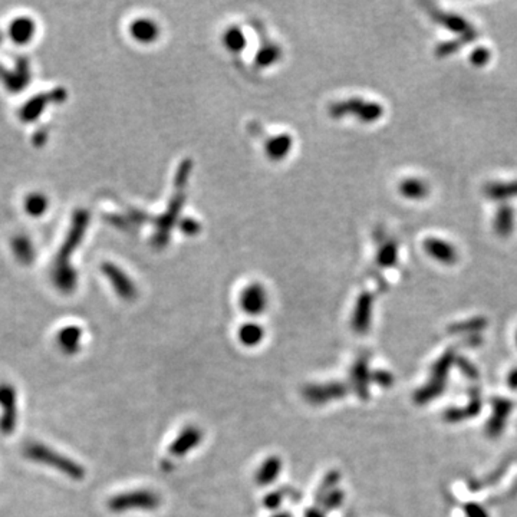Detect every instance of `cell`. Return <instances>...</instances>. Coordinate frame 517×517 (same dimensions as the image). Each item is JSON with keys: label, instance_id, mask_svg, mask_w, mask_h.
Here are the masks:
<instances>
[{"label": "cell", "instance_id": "f1b7e54d", "mask_svg": "<svg viewBox=\"0 0 517 517\" xmlns=\"http://www.w3.org/2000/svg\"><path fill=\"white\" fill-rule=\"evenodd\" d=\"M398 261V246L394 242H387L382 244L377 254V262L382 268H391Z\"/></svg>", "mask_w": 517, "mask_h": 517}, {"label": "cell", "instance_id": "7a4b0ae2", "mask_svg": "<svg viewBox=\"0 0 517 517\" xmlns=\"http://www.w3.org/2000/svg\"><path fill=\"white\" fill-rule=\"evenodd\" d=\"M23 454L27 460L51 467L59 471L61 474L66 475L68 478L73 480V482H81V480H84L87 475V471L82 464L54 450L51 446L42 444V442L38 441H30L27 444H25Z\"/></svg>", "mask_w": 517, "mask_h": 517}, {"label": "cell", "instance_id": "e0dca14e", "mask_svg": "<svg viewBox=\"0 0 517 517\" xmlns=\"http://www.w3.org/2000/svg\"><path fill=\"white\" fill-rule=\"evenodd\" d=\"M36 33V22L29 16L15 18L8 27L9 38L18 45L29 44Z\"/></svg>", "mask_w": 517, "mask_h": 517}, {"label": "cell", "instance_id": "3957f363", "mask_svg": "<svg viewBox=\"0 0 517 517\" xmlns=\"http://www.w3.org/2000/svg\"><path fill=\"white\" fill-rule=\"evenodd\" d=\"M106 506L109 511L116 514L127 511H156L161 507V497L150 489H135L113 496Z\"/></svg>", "mask_w": 517, "mask_h": 517}, {"label": "cell", "instance_id": "52a82bcc", "mask_svg": "<svg viewBox=\"0 0 517 517\" xmlns=\"http://www.w3.org/2000/svg\"><path fill=\"white\" fill-rule=\"evenodd\" d=\"M384 109L377 102H366L361 98H352L330 106V116L340 118L347 114H354L362 123H374L382 117Z\"/></svg>", "mask_w": 517, "mask_h": 517}, {"label": "cell", "instance_id": "2e32d148", "mask_svg": "<svg viewBox=\"0 0 517 517\" xmlns=\"http://www.w3.org/2000/svg\"><path fill=\"white\" fill-rule=\"evenodd\" d=\"M131 38L142 45L154 44L160 38V26L149 18H138L130 26Z\"/></svg>", "mask_w": 517, "mask_h": 517}, {"label": "cell", "instance_id": "8992f818", "mask_svg": "<svg viewBox=\"0 0 517 517\" xmlns=\"http://www.w3.org/2000/svg\"><path fill=\"white\" fill-rule=\"evenodd\" d=\"M32 69L26 55H16L12 68L0 63V82L11 94H20L29 87Z\"/></svg>", "mask_w": 517, "mask_h": 517}, {"label": "cell", "instance_id": "277c9868", "mask_svg": "<svg viewBox=\"0 0 517 517\" xmlns=\"http://www.w3.org/2000/svg\"><path fill=\"white\" fill-rule=\"evenodd\" d=\"M66 98H68V92L62 87H56L51 91H44L38 95H33L20 106L19 114H18L19 120L26 124L38 121L41 116L44 114V111L49 105L62 104L66 101Z\"/></svg>", "mask_w": 517, "mask_h": 517}, {"label": "cell", "instance_id": "836d02e7", "mask_svg": "<svg viewBox=\"0 0 517 517\" xmlns=\"http://www.w3.org/2000/svg\"><path fill=\"white\" fill-rule=\"evenodd\" d=\"M490 61V51L486 48H478L470 55V62L474 66H483Z\"/></svg>", "mask_w": 517, "mask_h": 517}, {"label": "cell", "instance_id": "e575fe53", "mask_svg": "<svg viewBox=\"0 0 517 517\" xmlns=\"http://www.w3.org/2000/svg\"><path fill=\"white\" fill-rule=\"evenodd\" d=\"M48 137H49L48 128H45V127L44 128H39V130H36L32 134V142L36 147H44L48 142Z\"/></svg>", "mask_w": 517, "mask_h": 517}, {"label": "cell", "instance_id": "44dd1931", "mask_svg": "<svg viewBox=\"0 0 517 517\" xmlns=\"http://www.w3.org/2000/svg\"><path fill=\"white\" fill-rule=\"evenodd\" d=\"M11 247L20 265L30 266L35 262L36 249L33 242L26 235H16L11 240Z\"/></svg>", "mask_w": 517, "mask_h": 517}, {"label": "cell", "instance_id": "83f0119b", "mask_svg": "<svg viewBox=\"0 0 517 517\" xmlns=\"http://www.w3.org/2000/svg\"><path fill=\"white\" fill-rule=\"evenodd\" d=\"M48 207L49 199L41 192H33L25 199V210L32 217L44 216L48 211Z\"/></svg>", "mask_w": 517, "mask_h": 517}, {"label": "cell", "instance_id": "6da1fadb", "mask_svg": "<svg viewBox=\"0 0 517 517\" xmlns=\"http://www.w3.org/2000/svg\"><path fill=\"white\" fill-rule=\"evenodd\" d=\"M88 225L89 213L87 210L81 208L73 213L65 240L55 257L52 266V282L54 286L63 294H72L78 287V273L70 265V257L82 243Z\"/></svg>", "mask_w": 517, "mask_h": 517}, {"label": "cell", "instance_id": "30bf717a", "mask_svg": "<svg viewBox=\"0 0 517 517\" xmlns=\"http://www.w3.org/2000/svg\"><path fill=\"white\" fill-rule=\"evenodd\" d=\"M240 309L249 316H258L266 312L269 306V294L262 283H249L240 292L239 297Z\"/></svg>", "mask_w": 517, "mask_h": 517}, {"label": "cell", "instance_id": "5b68a950", "mask_svg": "<svg viewBox=\"0 0 517 517\" xmlns=\"http://www.w3.org/2000/svg\"><path fill=\"white\" fill-rule=\"evenodd\" d=\"M349 392V387L342 381L313 382L302 388L304 399L313 407H322L334 401L345 398Z\"/></svg>", "mask_w": 517, "mask_h": 517}, {"label": "cell", "instance_id": "f35d334b", "mask_svg": "<svg viewBox=\"0 0 517 517\" xmlns=\"http://www.w3.org/2000/svg\"><path fill=\"white\" fill-rule=\"evenodd\" d=\"M270 517H293V514L290 511H276Z\"/></svg>", "mask_w": 517, "mask_h": 517}, {"label": "cell", "instance_id": "8d00e7d4", "mask_svg": "<svg viewBox=\"0 0 517 517\" xmlns=\"http://www.w3.org/2000/svg\"><path fill=\"white\" fill-rule=\"evenodd\" d=\"M373 381L377 382V384H381V385H390L391 384V375L387 374V373H375L373 374Z\"/></svg>", "mask_w": 517, "mask_h": 517}, {"label": "cell", "instance_id": "ffe728a7", "mask_svg": "<svg viewBox=\"0 0 517 517\" xmlns=\"http://www.w3.org/2000/svg\"><path fill=\"white\" fill-rule=\"evenodd\" d=\"M266 330L261 323L246 322L237 329V340L246 348H256L263 342Z\"/></svg>", "mask_w": 517, "mask_h": 517}, {"label": "cell", "instance_id": "7402d4cb", "mask_svg": "<svg viewBox=\"0 0 517 517\" xmlns=\"http://www.w3.org/2000/svg\"><path fill=\"white\" fill-rule=\"evenodd\" d=\"M292 149V137L287 134H282L278 137H272L266 144V154L272 160H283Z\"/></svg>", "mask_w": 517, "mask_h": 517}, {"label": "cell", "instance_id": "1f68e13d", "mask_svg": "<svg viewBox=\"0 0 517 517\" xmlns=\"http://www.w3.org/2000/svg\"><path fill=\"white\" fill-rule=\"evenodd\" d=\"M345 502V493L342 489H337L332 493H329L318 506L325 511V513H329V511H334V510H338Z\"/></svg>", "mask_w": 517, "mask_h": 517}, {"label": "cell", "instance_id": "8fae6325", "mask_svg": "<svg viewBox=\"0 0 517 517\" xmlns=\"http://www.w3.org/2000/svg\"><path fill=\"white\" fill-rule=\"evenodd\" d=\"M102 273L108 279V282L113 286L114 292L118 294V298L124 302H132L137 298V287L131 278L117 265L114 263H102L101 266Z\"/></svg>", "mask_w": 517, "mask_h": 517}, {"label": "cell", "instance_id": "ba28073f", "mask_svg": "<svg viewBox=\"0 0 517 517\" xmlns=\"http://www.w3.org/2000/svg\"><path fill=\"white\" fill-rule=\"evenodd\" d=\"M0 432L11 435L18 425V392L13 384L0 382Z\"/></svg>", "mask_w": 517, "mask_h": 517}, {"label": "cell", "instance_id": "f546056e", "mask_svg": "<svg viewBox=\"0 0 517 517\" xmlns=\"http://www.w3.org/2000/svg\"><path fill=\"white\" fill-rule=\"evenodd\" d=\"M280 59V49L278 48V45H268L265 48H262L257 54L256 58V63L257 66H272L275 65L278 61Z\"/></svg>", "mask_w": 517, "mask_h": 517}, {"label": "cell", "instance_id": "d4e9b609", "mask_svg": "<svg viewBox=\"0 0 517 517\" xmlns=\"http://www.w3.org/2000/svg\"><path fill=\"white\" fill-rule=\"evenodd\" d=\"M246 36L239 26H230L223 35V45L232 54H240L246 48Z\"/></svg>", "mask_w": 517, "mask_h": 517}, {"label": "cell", "instance_id": "484cf974", "mask_svg": "<svg viewBox=\"0 0 517 517\" xmlns=\"http://www.w3.org/2000/svg\"><path fill=\"white\" fill-rule=\"evenodd\" d=\"M514 228V214L511 207H509L507 204H503L497 214H496V220H494V230L499 236L502 237H507Z\"/></svg>", "mask_w": 517, "mask_h": 517}, {"label": "cell", "instance_id": "9a60e30c", "mask_svg": "<svg viewBox=\"0 0 517 517\" xmlns=\"http://www.w3.org/2000/svg\"><path fill=\"white\" fill-rule=\"evenodd\" d=\"M84 330L77 325L63 326L56 335V344L65 355H77L82 348Z\"/></svg>", "mask_w": 517, "mask_h": 517}, {"label": "cell", "instance_id": "d6986e66", "mask_svg": "<svg viewBox=\"0 0 517 517\" xmlns=\"http://www.w3.org/2000/svg\"><path fill=\"white\" fill-rule=\"evenodd\" d=\"M424 249L427 250V253L437 258L438 262H442L446 265H453L457 262V250L450 244V243H446L444 240H440V239H434V237H430L424 242Z\"/></svg>", "mask_w": 517, "mask_h": 517}, {"label": "cell", "instance_id": "ab89813d", "mask_svg": "<svg viewBox=\"0 0 517 517\" xmlns=\"http://www.w3.org/2000/svg\"><path fill=\"white\" fill-rule=\"evenodd\" d=\"M2 42H4V33L0 32V45H2Z\"/></svg>", "mask_w": 517, "mask_h": 517}, {"label": "cell", "instance_id": "74e56055", "mask_svg": "<svg viewBox=\"0 0 517 517\" xmlns=\"http://www.w3.org/2000/svg\"><path fill=\"white\" fill-rule=\"evenodd\" d=\"M304 517H326V513L319 506H313L306 509Z\"/></svg>", "mask_w": 517, "mask_h": 517}, {"label": "cell", "instance_id": "603a6c76", "mask_svg": "<svg viewBox=\"0 0 517 517\" xmlns=\"http://www.w3.org/2000/svg\"><path fill=\"white\" fill-rule=\"evenodd\" d=\"M342 474L340 470H329L319 485V487L316 489L315 493V506H318L329 493H332L334 490H337L340 487Z\"/></svg>", "mask_w": 517, "mask_h": 517}, {"label": "cell", "instance_id": "4fadbf2b", "mask_svg": "<svg viewBox=\"0 0 517 517\" xmlns=\"http://www.w3.org/2000/svg\"><path fill=\"white\" fill-rule=\"evenodd\" d=\"M349 378H351V385L355 391V394L361 398V399H366L369 397V382L373 381V375L369 374V365H368V356L366 355H361L355 359L351 373H349Z\"/></svg>", "mask_w": 517, "mask_h": 517}, {"label": "cell", "instance_id": "ac0fdd59", "mask_svg": "<svg viewBox=\"0 0 517 517\" xmlns=\"http://www.w3.org/2000/svg\"><path fill=\"white\" fill-rule=\"evenodd\" d=\"M430 15L432 16V19L435 22H438L442 26H446L451 32L460 33V36L477 35L475 30L473 29V26L466 19H463L461 16L451 15V13H444V12H441L438 9H434V8H430Z\"/></svg>", "mask_w": 517, "mask_h": 517}, {"label": "cell", "instance_id": "9c48e42d", "mask_svg": "<svg viewBox=\"0 0 517 517\" xmlns=\"http://www.w3.org/2000/svg\"><path fill=\"white\" fill-rule=\"evenodd\" d=\"M203 440L204 431L196 424H189L182 427L177 437L173 440V442L168 446V454L173 459L186 457L200 447Z\"/></svg>", "mask_w": 517, "mask_h": 517}, {"label": "cell", "instance_id": "4316f807", "mask_svg": "<svg viewBox=\"0 0 517 517\" xmlns=\"http://www.w3.org/2000/svg\"><path fill=\"white\" fill-rule=\"evenodd\" d=\"M398 190L405 199H411V200H420V199L427 197L428 194V187L421 180H417V178H407V180L401 181Z\"/></svg>", "mask_w": 517, "mask_h": 517}, {"label": "cell", "instance_id": "d6a6232c", "mask_svg": "<svg viewBox=\"0 0 517 517\" xmlns=\"http://www.w3.org/2000/svg\"><path fill=\"white\" fill-rule=\"evenodd\" d=\"M283 500H285V494L282 490H273L270 493H268L262 503H263V507H266L268 510H272V511H279V509L282 507L283 504Z\"/></svg>", "mask_w": 517, "mask_h": 517}, {"label": "cell", "instance_id": "cb8c5ba5", "mask_svg": "<svg viewBox=\"0 0 517 517\" xmlns=\"http://www.w3.org/2000/svg\"><path fill=\"white\" fill-rule=\"evenodd\" d=\"M485 193L492 200H507L511 197H517V181L492 182L486 186Z\"/></svg>", "mask_w": 517, "mask_h": 517}, {"label": "cell", "instance_id": "7c38bea8", "mask_svg": "<svg viewBox=\"0 0 517 517\" xmlns=\"http://www.w3.org/2000/svg\"><path fill=\"white\" fill-rule=\"evenodd\" d=\"M373 304H374V298L369 292H363L358 298L355 308H354L352 319H351V325H352L355 334L363 335L369 330V326H371V319H373Z\"/></svg>", "mask_w": 517, "mask_h": 517}, {"label": "cell", "instance_id": "5bb4252c", "mask_svg": "<svg viewBox=\"0 0 517 517\" xmlns=\"http://www.w3.org/2000/svg\"><path fill=\"white\" fill-rule=\"evenodd\" d=\"M283 470V461L282 457L272 454L268 456L261 466L257 467L256 473H254V482L257 486L261 487H268L272 486L276 480L280 477Z\"/></svg>", "mask_w": 517, "mask_h": 517}, {"label": "cell", "instance_id": "4dcf8cb0", "mask_svg": "<svg viewBox=\"0 0 517 517\" xmlns=\"http://www.w3.org/2000/svg\"><path fill=\"white\" fill-rule=\"evenodd\" d=\"M477 38V35H471V36H460V39H456V41H450V42H444L441 44L440 46H437L435 49V55L442 58V56H447V55H451L454 52H457L464 44L467 42H471Z\"/></svg>", "mask_w": 517, "mask_h": 517}, {"label": "cell", "instance_id": "d590c367", "mask_svg": "<svg viewBox=\"0 0 517 517\" xmlns=\"http://www.w3.org/2000/svg\"><path fill=\"white\" fill-rule=\"evenodd\" d=\"M184 233H187V235H196V233H199V225H197V221H194V220H190V218H186V220H184V230H182Z\"/></svg>", "mask_w": 517, "mask_h": 517}]
</instances>
